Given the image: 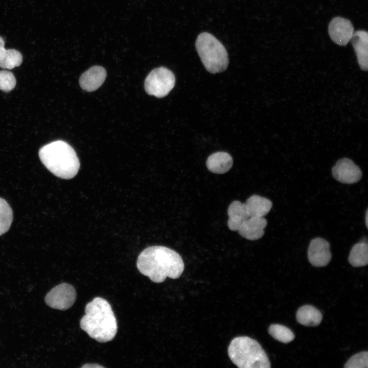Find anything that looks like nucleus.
<instances>
[{
  "label": "nucleus",
  "mask_w": 368,
  "mask_h": 368,
  "mask_svg": "<svg viewBox=\"0 0 368 368\" xmlns=\"http://www.w3.org/2000/svg\"><path fill=\"white\" fill-rule=\"evenodd\" d=\"M136 266L142 274L157 283L163 282L167 277L178 278L185 268L181 256L174 250L163 246L145 248L138 256Z\"/></svg>",
  "instance_id": "f257e3e1"
},
{
  "label": "nucleus",
  "mask_w": 368,
  "mask_h": 368,
  "mask_svg": "<svg viewBox=\"0 0 368 368\" xmlns=\"http://www.w3.org/2000/svg\"><path fill=\"white\" fill-rule=\"evenodd\" d=\"M85 312L80 326L90 338L99 342H106L114 338L118 331L117 321L106 300L94 298L86 305Z\"/></svg>",
  "instance_id": "f03ea898"
},
{
  "label": "nucleus",
  "mask_w": 368,
  "mask_h": 368,
  "mask_svg": "<svg viewBox=\"0 0 368 368\" xmlns=\"http://www.w3.org/2000/svg\"><path fill=\"white\" fill-rule=\"evenodd\" d=\"M38 155L44 166L58 177L69 179L78 173L79 158L74 149L64 141H56L42 146Z\"/></svg>",
  "instance_id": "7ed1b4c3"
},
{
  "label": "nucleus",
  "mask_w": 368,
  "mask_h": 368,
  "mask_svg": "<svg viewBox=\"0 0 368 368\" xmlns=\"http://www.w3.org/2000/svg\"><path fill=\"white\" fill-rule=\"evenodd\" d=\"M228 356L239 368H269L270 363L264 350L255 339L248 336L234 338L228 348Z\"/></svg>",
  "instance_id": "20e7f679"
},
{
  "label": "nucleus",
  "mask_w": 368,
  "mask_h": 368,
  "mask_svg": "<svg viewBox=\"0 0 368 368\" xmlns=\"http://www.w3.org/2000/svg\"><path fill=\"white\" fill-rule=\"evenodd\" d=\"M195 46L205 69L212 74L224 71L229 62L228 54L223 45L213 35L207 32L197 37Z\"/></svg>",
  "instance_id": "39448f33"
},
{
  "label": "nucleus",
  "mask_w": 368,
  "mask_h": 368,
  "mask_svg": "<svg viewBox=\"0 0 368 368\" xmlns=\"http://www.w3.org/2000/svg\"><path fill=\"white\" fill-rule=\"evenodd\" d=\"M175 77L172 71L161 66L153 70L146 77L144 87L146 93L157 98L166 96L173 88Z\"/></svg>",
  "instance_id": "423d86ee"
},
{
  "label": "nucleus",
  "mask_w": 368,
  "mask_h": 368,
  "mask_svg": "<svg viewBox=\"0 0 368 368\" xmlns=\"http://www.w3.org/2000/svg\"><path fill=\"white\" fill-rule=\"evenodd\" d=\"M74 287L66 283L60 284L52 288L46 295L45 302L50 307L60 310L70 308L76 299Z\"/></svg>",
  "instance_id": "0eeeda50"
},
{
  "label": "nucleus",
  "mask_w": 368,
  "mask_h": 368,
  "mask_svg": "<svg viewBox=\"0 0 368 368\" xmlns=\"http://www.w3.org/2000/svg\"><path fill=\"white\" fill-rule=\"evenodd\" d=\"M332 174L337 181L347 184L357 182L362 175L360 168L348 158H342L336 162L332 168Z\"/></svg>",
  "instance_id": "6e6552de"
},
{
  "label": "nucleus",
  "mask_w": 368,
  "mask_h": 368,
  "mask_svg": "<svg viewBox=\"0 0 368 368\" xmlns=\"http://www.w3.org/2000/svg\"><path fill=\"white\" fill-rule=\"evenodd\" d=\"M329 242L323 238L317 237L310 242L308 249L309 262L315 267H324L330 262L332 255Z\"/></svg>",
  "instance_id": "1a4fd4ad"
},
{
  "label": "nucleus",
  "mask_w": 368,
  "mask_h": 368,
  "mask_svg": "<svg viewBox=\"0 0 368 368\" xmlns=\"http://www.w3.org/2000/svg\"><path fill=\"white\" fill-rule=\"evenodd\" d=\"M328 32L331 39L339 45H346L350 41L354 32V27L348 19L337 16L330 22Z\"/></svg>",
  "instance_id": "9d476101"
},
{
  "label": "nucleus",
  "mask_w": 368,
  "mask_h": 368,
  "mask_svg": "<svg viewBox=\"0 0 368 368\" xmlns=\"http://www.w3.org/2000/svg\"><path fill=\"white\" fill-rule=\"evenodd\" d=\"M267 221L263 217H250L244 221L237 230L242 237L249 240L261 238Z\"/></svg>",
  "instance_id": "9b49d317"
},
{
  "label": "nucleus",
  "mask_w": 368,
  "mask_h": 368,
  "mask_svg": "<svg viewBox=\"0 0 368 368\" xmlns=\"http://www.w3.org/2000/svg\"><path fill=\"white\" fill-rule=\"evenodd\" d=\"M106 77L105 68L101 66H94L83 73L80 77L81 87L88 92L93 91L99 88Z\"/></svg>",
  "instance_id": "f8f14e48"
},
{
  "label": "nucleus",
  "mask_w": 368,
  "mask_h": 368,
  "mask_svg": "<svg viewBox=\"0 0 368 368\" xmlns=\"http://www.w3.org/2000/svg\"><path fill=\"white\" fill-rule=\"evenodd\" d=\"M361 69L367 71L368 62V34L364 30L354 32L350 40Z\"/></svg>",
  "instance_id": "ddd939ff"
},
{
  "label": "nucleus",
  "mask_w": 368,
  "mask_h": 368,
  "mask_svg": "<svg viewBox=\"0 0 368 368\" xmlns=\"http://www.w3.org/2000/svg\"><path fill=\"white\" fill-rule=\"evenodd\" d=\"M227 214V225L229 229L233 231H237L242 223L250 217L245 203L238 200L234 201L230 204Z\"/></svg>",
  "instance_id": "4468645a"
},
{
  "label": "nucleus",
  "mask_w": 368,
  "mask_h": 368,
  "mask_svg": "<svg viewBox=\"0 0 368 368\" xmlns=\"http://www.w3.org/2000/svg\"><path fill=\"white\" fill-rule=\"evenodd\" d=\"M233 164L231 155L225 152H217L210 155L206 166L209 170L216 174H223L228 171Z\"/></svg>",
  "instance_id": "2eb2a0df"
},
{
  "label": "nucleus",
  "mask_w": 368,
  "mask_h": 368,
  "mask_svg": "<svg viewBox=\"0 0 368 368\" xmlns=\"http://www.w3.org/2000/svg\"><path fill=\"white\" fill-rule=\"evenodd\" d=\"M245 203L249 217H264L269 213L272 206L270 200L258 195L249 197Z\"/></svg>",
  "instance_id": "dca6fc26"
},
{
  "label": "nucleus",
  "mask_w": 368,
  "mask_h": 368,
  "mask_svg": "<svg viewBox=\"0 0 368 368\" xmlns=\"http://www.w3.org/2000/svg\"><path fill=\"white\" fill-rule=\"evenodd\" d=\"M323 316L321 312L312 305L301 307L296 312V318L300 324L305 326H316L320 324Z\"/></svg>",
  "instance_id": "f3484780"
},
{
  "label": "nucleus",
  "mask_w": 368,
  "mask_h": 368,
  "mask_svg": "<svg viewBox=\"0 0 368 368\" xmlns=\"http://www.w3.org/2000/svg\"><path fill=\"white\" fill-rule=\"evenodd\" d=\"M5 42L0 36V67L4 69H12L19 66L22 61L21 53L15 50H6Z\"/></svg>",
  "instance_id": "a211bd4d"
},
{
  "label": "nucleus",
  "mask_w": 368,
  "mask_h": 368,
  "mask_svg": "<svg viewBox=\"0 0 368 368\" xmlns=\"http://www.w3.org/2000/svg\"><path fill=\"white\" fill-rule=\"evenodd\" d=\"M350 264L355 267L365 266L368 263V245L361 241L353 245L348 258Z\"/></svg>",
  "instance_id": "6ab92c4d"
},
{
  "label": "nucleus",
  "mask_w": 368,
  "mask_h": 368,
  "mask_svg": "<svg viewBox=\"0 0 368 368\" xmlns=\"http://www.w3.org/2000/svg\"><path fill=\"white\" fill-rule=\"evenodd\" d=\"M13 220V212L8 202L0 198V236L10 228Z\"/></svg>",
  "instance_id": "aec40b11"
},
{
  "label": "nucleus",
  "mask_w": 368,
  "mask_h": 368,
  "mask_svg": "<svg viewBox=\"0 0 368 368\" xmlns=\"http://www.w3.org/2000/svg\"><path fill=\"white\" fill-rule=\"evenodd\" d=\"M269 334L275 339L283 343L292 341L295 335L288 328L279 324H272L268 328Z\"/></svg>",
  "instance_id": "412c9836"
},
{
  "label": "nucleus",
  "mask_w": 368,
  "mask_h": 368,
  "mask_svg": "<svg viewBox=\"0 0 368 368\" xmlns=\"http://www.w3.org/2000/svg\"><path fill=\"white\" fill-rule=\"evenodd\" d=\"M368 352L362 351L353 355L345 363V368H367Z\"/></svg>",
  "instance_id": "4be33fe9"
},
{
  "label": "nucleus",
  "mask_w": 368,
  "mask_h": 368,
  "mask_svg": "<svg viewBox=\"0 0 368 368\" xmlns=\"http://www.w3.org/2000/svg\"><path fill=\"white\" fill-rule=\"evenodd\" d=\"M16 85L15 78L11 72L0 71V89L8 93L12 90Z\"/></svg>",
  "instance_id": "5701e85b"
},
{
  "label": "nucleus",
  "mask_w": 368,
  "mask_h": 368,
  "mask_svg": "<svg viewBox=\"0 0 368 368\" xmlns=\"http://www.w3.org/2000/svg\"><path fill=\"white\" fill-rule=\"evenodd\" d=\"M82 367H88V368L89 367H90H90H103V366L98 365L97 364H85V365H83Z\"/></svg>",
  "instance_id": "b1692460"
},
{
  "label": "nucleus",
  "mask_w": 368,
  "mask_h": 368,
  "mask_svg": "<svg viewBox=\"0 0 368 368\" xmlns=\"http://www.w3.org/2000/svg\"><path fill=\"white\" fill-rule=\"evenodd\" d=\"M367 217H367V210L366 212V214H365V224H366V226L367 228Z\"/></svg>",
  "instance_id": "393cba45"
}]
</instances>
